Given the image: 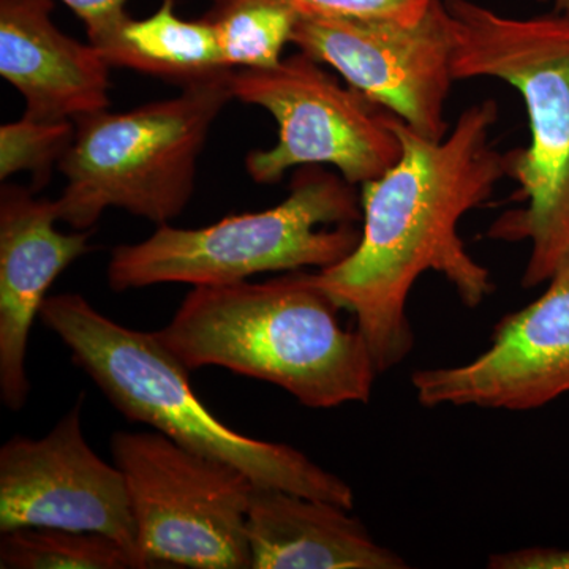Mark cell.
Wrapping results in <instances>:
<instances>
[{"mask_svg": "<svg viewBox=\"0 0 569 569\" xmlns=\"http://www.w3.org/2000/svg\"><path fill=\"white\" fill-rule=\"evenodd\" d=\"M388 121L402 142V156L387 173L361 186V241L339 263L310 272L321 291L353 313L378 373L413 350L407 299L425 272L443 276L468 309L496 290L489 269L467 252L458 228L511 168V151L500 152L490 142L498 121L493 100L467 108L441 141L421 137L392 112Z\"/></svg>", "mask_w": 569, "mask_h": 569, "instance_id": "obj_1", "label": "cell"}, {"mask_svg": "<svg viewBox=\"0 0 569 569\" xmlns=\"http://www.w3.org/2000/svg\"><path fill=\"white\" fill-rule=\"evenodd\" d=\"M293 271L268 282L198 284L157 339L189 370L219 366L284 389L309 408L369 402L378 376L365 336Z\"/></svg>", "mask_w": 569, "mask_h": 569, "instance_id": "obj_2", "label": "cell"}, {"mask_svg": "<svg viewBox=\"0 0 569 569\" xmlns=\"http://www.w3.org/2000/svg\"><path fill=\"white\" fill-rule=\"evenodd\" d=\"M455 36L456 81L493 78L518 89L529 148L511 151L512 200L488 238L531 242L523 288L548 282L569 250V14L508 18L470 0H443Z\"/></svg>", "mask_w": 569, "mask_h": 569, "instance_id": "obj_3", "label": "cell"}, {"mask_svg": "<svg viewBox=\"0 0 569 569\" xmlns=\"http://www.w3.org/2000/svg\"><path fill=\"white\" fill-rule=\"evenodd\" d=\"M40 320L69 348L112 406L181 447L223 460L254 485L353 509V489L298 449L257 440L219 421L194 396L189 372L157 339L104 317L84 296H48Z\"/></svg>", "mask_w": 569, "mask_h": 569, "instance_id": "obj_4", "label": "cell"}, {"mask_svg": "<svg viewBox=\"0 0 569 569\" xmlns=\"http://www.w3.org/2000/svg\"><path fill=\"white\" fill-rule=\"evenodd\" d=\"M302 168L287 200L274 208L194 230L159 224L146 241L116 247L108 284L114 291L162 283L198 287L339 263L361 241L355 228L362 220L361 200L346 179Z\"/></svg>", "mask_w": 569, "mask_h": 569, "instance_id": "obj_5", "label": "cell"}, {"mask_svg": "<svg viewBox=\"0 0 569 569\" xmlns=\"http://www.w3.org/2000/svg\"><path fill=\"white\" fill-rule=\"evenodd\" d=\"M233 70L183 86L173 99L77 119L73 144L59 163L67 179L56 200L59 220L88 231L111 208L156 224L181 216L213 122L234 100Z\"/></svg>", "mask_w": 569, "mask_h": 569, "instance_id": "obj_6", "label": "cell"}, {"mask_svg": "<svg viewBox=\"0 0 569 569\" xmlns=\"http://www.w3.org/2000/svg\"><path fill=\"white\" fill-rule=\"evenodd\" d=\"M111 451L149 568H252L246 523L254 482L244 471L157 430L116 432Z\"/></svg>", "mask_w": 569, "mask_h": 569, "instance_id": "obj_7", "label": "cell"}, {"mask_svg": "<svg viewBox=\"0 0 569 569\" xmlns=\"http://www.w3.org/2000/svg\"><path fill=\"white\" fill-rule=\"evenodd\" d=\"M230 81L236 100L264 108L279 126L274 148L246 157L247 173L261 186L282 181L291 168L317 164H332L348 183L362 186L402 156L389 111L340 84L306 52L269 69H234Z\"/></svg>", "mask_w": 569, "mask_h": 569, "instance_id": "obj_8", "label": "cell"}, {"mask_svg": "<svg viewBox=\"0 0 569 569\" xmlns=\"http://www.w3.org/2000/svg\"><path fill=\"white\" fill-rule=\"evenodd\" d=\"M291 43L421 137H447L445 104L456 80L455 36L443 0H433L417 22L299 17Z\"/></svg>", "mask_w": 569, "mask_h": 569, "instance_id": "obj_9", "label": "cell"}, {"mask_svg": "<svg viewBox=\"0 0 569 569\" xmlns=\"http://www.w3.org/2000/svg\"><path fill=\"white\" fill-rule=\"evenodd\" d=\"M82 406L84 392L48 436H14L0 448V531H93L118 541L138 568H149L138 548L126 477L89 447Z\"/></svg>", "mask_w": 569, "mask_h": 569, "instance_id": "obj_10", "label": "cell"}, {"mask_svg": "<svg viewBox=\"0 0 569 569\" xmlns=\"http://www.w3.org/2000/svg\"><path fill=\"white\" fill-rule=\"evenodd\" d=\"M545 293L493 329L492 343L467 365L417 370L422 407L530 411L569 392V250Z\"/></svg>", "mask_w": 569, "mask_h": 569, "instance_id": "obj_11", "label": "cell"}, {"mask_svg": "<svg viewBox=\"0 0 569 569\" xmlns=\"http://www.w3.org/2000/svg\"><path fill=\"white\" fill-rule=\"evenodd\" d=\"M58 204L32 190H0V397L20 411L28 400L26 351L33 321L63 269L91 250L92 230L61 233Z\"/></svg>", "mask_w": 569, "mask_h": 569, "instance_id": "obj_12", "label": "cell"}, {"mask_svg": "<svg viewBox=\"0 0 569 569\" xmlns=\"http://www.w3.org/2000/svg\"><path fill=\"white\" fill-rule=\"evenodd\" d=\"M52 0H0V74L24 97V114L77 121L110 108V63L51 20Z\"/></svg>", "mask_w": 569, "mask_h": 569, "instance_id": "obj_13", "label": "cell"}, {"mask_svg": "<svg viewBox=\"0 0 569 569\" xmlns=\"http://www.w3.org/2000/svg\"><path fill=\"white\" fill-rule=\"evenodd\" d=\"M350 509L254 485L247 509L250 569H402Z\"/></svg>", "mask_w": 569, "mask_h": 569, "instance_id": "obj_14", "label": "cell"}, {"mask_svg": "<svg viewBox=\"0 0 569 569\" xmlns=\"http://www.w3.org/2000/svg\"><path fill=\"white\" fill-rule=\"evenodd\" d=\"M88 39L111 67L152 74L181 88L233 70L224 66L209 21L182 20L176 13L174 0H163L146 20L122 14L89 32Z\"/></svg>", "mask_w": 569, "mask_h": 569, "instance_id": "obj_15", "label": "cell"}, {"mask_svg": "<svg viewBox=\"0 0 569 569\" xmlns=\"http://www.w3.org/2000/svg\"><path fill=\"white\" fill-rule=\"evenodd\" d=\"M299 17L288 0H217L204 18L228 69H269L282 61Z\"/></svg>", "mask_w": 569, "mask_h": 569, "instance_id": "obj_16", "label": "cell"}, {"mask_svg": "<svg viewBox=\"0 0 569 569\" xmlns=\"http://www.w3.org/2000/svg\"><path fill=\"white\" fill-rule=\"evenodd\" d=\"M2 569H140L118 541L93 531L24 527L2 531Z\"/></svg>", "mask_w": 569, "mask_h": 569, "instance_id": "obj_17", "label": "cell"}, {"mask_svg": "<svg viewBox=\"0 0 569 569\" xmlns=\"http://www.w3.org/2000/svg\"><path fill=\"white\" fill-rule=\"evenodd\" d=\"M77 134L74 121H48L24 114L0 127V179L32 174L37 187L47 186L52 168L61 163Z\"/></svg>", "mask_w": 569, "mask_h": 569, "instance_id": "obj_18", "label": "cell"}, {"mask_svg": "<svg viewBox=\"0 0 569 569\" xmlns=\"http://www.w3.org/2000/svg\"><path fill=\"white\" fill-rule=\"evenodd\" d=\"M301 17L417 22L433 0H288Z\"/></svg>", "mask_w": 569, "mask_h": 569, "instance_id": "obj_19", "label": "cell"}, {"mask_svg": "<svg viewBox=\"0 0 569 569\" xmlns=\"http://www.w3.org/2000/svg\"><path fill=\"white\" fill-rule=\"evenodd\" d=\"M492 569H569V549L530 548L490 556Z\"/></svg>", "mask_w": 569, "mask_h": 569, "instance_id": "obj_20", "label": "cell"}, {"mask_svg": "<svg viewBox=\"0 0 569 569\" xmlns=\"http://www.w3.org/2000/svg\"><path fill=\"white\" fill-rule=\"evenodd\" d=\"M93 32L126 14L127 0H61Z\"/></svg>", "mask_w": 569, "mask_h": 569, "instance_id": "obj_21", "label": "cell"}, {"mask_svg": "<svg viewBox=\"0 0 569 569\" xmlns=\"http://www.w3.org/2000/svg\"><path fill=\"white\" fill-rule=\"evenodd\" d=\"M553 7L559 13H568L569 14V0H553Z\"/></svg>", "mask_w": 569, "mask_h": 569, "instance_id": "obj_22", "label": "cell"}]
</instances>
